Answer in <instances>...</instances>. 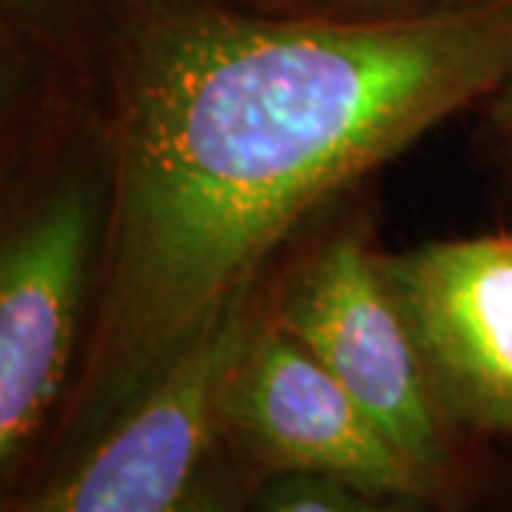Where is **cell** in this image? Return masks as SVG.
I'll list each match as a JSON object with an SVG mask.
<instances>
[{
	"label": "cell",
	"instance_id": "6da1fadb",
	"mask_svg": "<svg viewBox=\"0 0 512 512\" xmlns=\"http://www.w3.org/2000/svg\"><path fill=\"white\" fill-rule=\"evenodd\" d=\"M510 72L512 0L379 18L137 0L106 46L83 356L29 487L140 402L305 228Z\"/></svg>",
	"mask_w": 512,
	"mask_h": 512
},
{
	"label": "cell",
	"instance_id": "7a4b0ae2",
	"mask_svg": "<svg viewBox=\"0 0 512 512\" xmlns=\"http://www.w3.org/2000/svg\"><path fill=\"white\" fill-rule=\"evenodd\" d=\"M103 222L100 111L3 131L0 504L35 478L72 396Z\"/></svg>",
	"mask_w": 512,
	"mask_h": 512
},
{
	"label": "cell",
	"instance_id": "3957f363",
	"mask_svg": "<svg viewBox=\"0 0 512 512\" xmlns=\"http://www.w3.org/2000/svg\"><path fill=\"white\" fill-rule=\"evenodd\" d=\"M265 308L328 367L399 450L473 510L512 504L493 444L441 410L416 342L382 274L373 211L333 205L282 251L262 279Z\"/></svg>",
	"mask_w": 512,
	"mask_h": 512
},
{
	"label": "cell",
	"instance_id": "277c9868",
	"mask_svg": "<svg viewBox=\"0 0 512 512\" xmlns=\"http://www.w3.org/2000/svg\"><path fill=\"white\" fill-rule=\"evenodd\" d=\"M217 419L222 447L259 481L302 473L421 498L444 512H481L384 436L328 367L268 313L262 285L225 370Z\"/></svg>",
	"mask_w": 512,
	"mask_h": 512
},
{
	"label": "cell",
	"instance_id": "5b68a950",
	"mask_svg": "<svg viewBox=\"0 0 512 512\" xmlns=\"http://www.w3.org/2000/svg\"><path fill=\"white\" fill-rule=\"evenodd\" d=\"M259 285L100 439L55 476L6 501L3 512H183L220 441V387Z\"/></svg>",
	"mask_w": 512,
	"mask_h": 512
},
{
	"label": "cell",
	"instance_id": "8992f818",
	"mask_svg": "<svg viewBox=\"0 0 512 512\" xmlns=\"http://www.w3.org/2000/svg\"><path fill=\"white\" fill-rule=\"evenodd\" d=\"M441 410L478 441H512V225L384 251Z\"/></svg>",
	"mask_w": 512,
	"mask_h": 512
},
{
	"label": "cell",
	"instance_id": "52a82bcc",
	"mask_svg": "<svg viewBox=\"0 0 512 512\" xmlns=\"http://www.w3.org/2000/svg\"><path fill=\"white\" fill-rule=\"evenodd\" d=\"M3 114L97 106L106 49L92 0H0Z\"/></svg>",
	"mask_w": 512,
	"mask_h": 512
},
{
	"label": "cell",
	"instance_id": "ba28073f",
	"mask_svg": "<svg viewBox=\"0 0 512 512\" xmlns=\"http://www.w3.org/2000/svg\"><path fill=\"white\" fill-rule=\"evenodd\" d=\"M248 512H444L430 501L407 495H376L322 476L262 478L251 493Z\"/></svg>",
	"mask_w": 512,
	"mask_h": 512
},
{
	"label": "cell",
	"instance_id": "9c48e42d",
	"mask_svg": "<svg viewBox=\"0 0 512 512\" xmlns=\"http://www.w3.org/2000/svg\"><path fill=\"white\" fill-rule=\"evenodd\" d=\"M259 478L231 456L217 441L211 458L205 461L183 512H248L251 493Z\"/></svg>",
	"mask_w": 512,
	"mask_h": 512
},
{
	"label": "cell",
	"instance_id": "30bf717a",
	"mask_svg": "<svg viewBox=\"0 0 512 512\" xmlns=\"http://www.w3.org/2000/svg\"><path fill=\"white\" fill-rule=\"evenodd\" d=\"M441 0H248L251 12L291 15V18H379L396 12H413Z\"/></svg>",
	"mask_w": 512,
	"mask_h": 512
},
{
	"label": "cell",
	"instance_id": "8fae6325",
	"mask_svg": "<svg viewBox=\"0 0 512 512\" xmlns=\"http://www.w3.org/2000/svg\"><path fill=\"white\" fill-rule=\"evenodd\" d=\"M478 143L512 197V72L478 109Z\"/></svg>",
	"mask_w": 512,
	"mask_h": 512
},
{
	"label": "cell",
	"instance_id": "7c38bea8",
	"mask_svg": "<svg viewBox=\"0 0 512 512\" xmlns=\"http://www.w3.org/2000/svg\"><path fill=\"white\" fill-rule=\"evenodd\" d=\"M481 512H512V504H504V507H493V510H481Z\"/></svg>",
	"mask_w": 512,
	"mask_h": 512
}]
</instances>
